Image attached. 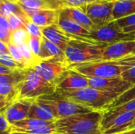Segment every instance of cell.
<instances>
[{
    "label": "cell",
    "instance_id": "cell-9",
    "mask_svg": "<svg viewBox=\"0 0 135 134\" xmlns=\"http://www.w3.org/2000/svg\"><path fill=\"white\" fill-rule=\"evenodd\" d=\"M114 2L100 0L79 8L83 10L97 28H100L115 21L113 17Z\"/></svg>",
    "mask_w": 135,
    "mask_h": 134
},
{
    "label": "cell",
    "instance_id": "cell-47",
    "mask_svg": "<svg viewBox=\"0 0 135 134\" xmlns=\"http://www.w3.org/2000/svg\"><path fill=\"white\" fill-rule=\"evenodd\" d=\"M106 1H115V0H106Z\"/></svg>",
    "mask_w": 135,
    "mask_h": 134
},
{
    "label": "cell",
    "instance_id": "cell-27",
    "mask_svg": "<svg viewBox=\"0 0 135 134\" xmlns=\"http://www.w3.org/2000/svg\"><path fill=\"white\" fill-rule=\"evenodd\" d=\"M55 121H46L36 118H25L24 120L19 121L13 124V127L21 128V129H38L42 127L49 126L54 125Z\"/></svg>",
    "mask_w": 135,
    "mask_h": 134
},
{
    "label": "cell",
    "instance_id": "cell-41",
    "mask_svg": "<svg viewBox=\"0 0 135 134\" xmlns=\"http://www.w3.org/2000/svg\"><path fill=\"white\" fill-rule=\"evenodd\" d=\"M0 52L2 53H6L9 54V45L5 43L4 42L0 41Z\"/></svg>",
    "mask_w": 135,
    "mask_h": 134
},
{
    "label": "cell",
    "instance_id": "cell-21",
    "mask_svg": "<svg viewBox=\"0 0 135 134\" xmlns=\"http://www.w3.org/2000/svg\"><path fill=\"white\" fill-rule=\"evenodd\" d=\"M14 14L18 16L25 24L30 17L26 14L22 7L17 2H13L9 0H1L0 3V16L8 17L9 15Z\"/></svg>",
    "mask_w": 135,
    "mask_h": 134
},
{
    "label": "cell",
    "instance_id": "cell-18",
    "mask_svg": "<svg viewBox=\"0 0 135 134\" xmlns=\"http://www.w3.org/2000/svg\"><path fill=\"white\" fill-rule=\"evenodd\" d=\"M61 11L90 32L97 28V27L93 23L90 18L79 7L63 8L61 9Z\"/></svg>",
    "mask_w": 135,
    "mask_h": 134
},
{
    "label": "cell",
    "instance_id": "cell-26",
    "mask_svg": "<svg viewBox=\"0 0 135 134\" xmlns=\"http://www.w3.org/2000/svg\"><path fill=\"white\" fill-rule=\"evenodd\" d=\"M27 69H17L7 75H0V84H9L14 86L22 85L25 79Z\"/></svg>",
    "mask_w": 135,
    "mask_h": 134
},
{
    "label": "cell",
    "instance_id": "cell-22",
    "mask_svg": "<svg viewBox=\"0 0 135 134\" xmlns=\"http://www.w3.org/2000/svg\"><path fill=\"white\" fill-rule=\"evenodd\" d=\"M135 13V0H115L114 2L113 17L115 21Z\"/></svg>",
    "mask_w": 135,
    "mask_h": 134
},
{
    "label": "cell",
    "instance_id": "cell-25",
    "mask_svg": "<svg viewBox=\"0 0 135 134\" xmlns=\"http://www.w3.org/2000/svg\"><path fill=\"white\" fill-rule=\"evenodd\" d=\"M17 2L26 7L32 8V9H60L59 0H17Z\"/></svg>",
    "mask_w": 135,
    "mask_h": 134
},
{
    "label": "cell",
    "instance_id": "cell-11",
    "mask_svg": "<svg viewBox=\"0 0 135 134\" xmlns=\"http://www.w3.org/2000/svg\"><path fill=\"white\" fill-rule=\"evenodd\" d=\"M89 86L104 92L121 95L134 85L124 80L121 76L109 78H89Z\"/></svg>",
    "mask_w": 135,
    "mask_h": 134
},
{
    "label": "cell",
    "instance_id": "cell-2",
    "mask_svg": "<svg viewBox=\"0 0 135 134\" xmlns=\"http://www.w3.org/2000/svg\"><path fill=\"white\" fill-rule=\"evenodd\" d=\"M56 91L73 102L93 111H104L119 96L116 93L101 91L92 87L79 90L56 89Z\"/></svg>",
    "mask_w": 135,
    "mask_h": 134
},
{
    "label": "cell",
    "instance_id": "cell-23",
    "mask_svg": "<svg viewBox=\"0 0 135 134\" xmlns=\"http://www.w3.org/2000/svg\"><path fill=\"white\" fill-rule=\"evenodd\" d=\"M115 62L123 69L121 77L124 80L135 85V54L115 60Z\"/></svg>",
    "mask_w": 135,
    "mask_h": 134
},
{
    "label": "cell",
    "instance_id": "cell-6",
    "mask_svg": "<svg viewBox=\"0 0 135 134\" xmlns=\"http://www.w3.org/2000/svg\"><path fill=\"white\" fill-rule=\"evenodd\" d=\"M71 70L88 78H109L119 77L123 69L115 61L98 60L71 66Z\"/></svg>",
    "mask_w": 135,
    "mask_h": 134
},
{
    "label": "cell",
    "instance_id": "cell-46",
    "mask_svg": "<svg viewBox=\"0 0 135 134\" xmlns=\"http://www.w3.org/2000/svg\"><path fill=\"white\" fill-rule=\"evenodd\" d=\"M9 1H13V2H17V0H9Z\"/></svg>",
    "mask_w": 135,
    "mask_h": 134
},
{
    "label": "cell",
    "instance_id": "cell-32",
    "mask_svg": "<svg viewBox=\"0 0 135 134\" xmlns=\"http://www.w3.org/2000/svg\"><path fill=\"white\" fill-rule=\"evenodd\" d=\"M100 0H59L60 9L67 7H81L85 5Z\"/></svg>",
    "mask_w": 135,
    "mask_h": 134
},
{
    "label": "cell",
    "instance_id": "cell-48",
    "mask_svg": "<svg viewBox=\"0 0 135 134\" xmlns=\"http://www.w3.org/2000/svg\"><path fill=\"white\" fill-rule=\"evenodd\" d=\"M134 39H135V36H134Z\"/></svg>",
    "mask_w": 135,
    "mask_h": 134
},
{
    "label": "cell",
    "instance_id": "cell-24",
    "mask_svg": "<svg viewBox=\"0 0 135 134\" xmlns=\"http://www.w3.org/2000/svg\"><path fill=\"white\" fill-rule=\"evenodd\" d=\"M41 60L49 59L52 58H66L65 52L58 46L47 39L45 37L42 39L41 53L40 55Z\"/></svg>",
    "mask_w": 135,
    "mask_h": 134
},
{
    "label": "cell",
    "instance_id": "cell-36",
    "mask_svg": "<svg viewBox=\"0 0 135 134\" xmlns=\"http://www.w3.org/2000/svg\"><path fill=\"white\" fill-rule=\"evenodd\" d=\"M9 54L13 58V59L17 62L18 63L21 64L23 66H25V68H28L27 66V64H26V62L25 60L24 59L23 56L21 55L18 47L12 43H9Z\"/></svg>",
    "mask_w": 135,
    "mask_h": 134
},
{
    "label": "cell",
    "instance_id": "cell-34",
    "mask_svg": "<svg viewBox=\"0 0 135 134\" xmlns=\"http://www.w3.org/2000/svg\"><path fill=\"white\" fill-rule=\"evenodd\" d=\"M42 38H39V37H31L29 38L28 40V47L31 49V51H32V53L40 57V53H41V47H42Z\"/></svg>",
    "mask_w": 135,
    "mask_h": 134
},
{
    "label": "cell",
    "instance_id": "cell-30",
    "mask_svg": "<svg viewBox=\"0 0 135 134\" xmlns=\"http://www.w3.org/2000/svg\"><path fill=\"white\" fill-rule=\"evenodd\" d=\"M30 36L28 35L26 28H21L16 31H13L12 32L11 36V43L12 44L18 47L22 44L28 43Z\"/></svg>",
    "mask_w": 135,
    "mask_h": 134
},
{
    "label": "cell",
    "instance_id": "cell-39",
    "mask_svg": "<svg viewBox=\"0 0 135 134\" xmlns=\"http://www.w3.org/2000/svg\"><path fill=\"white\" fill-rule=\"evenodd\" d=\"M111 111L115 112H123V111H133L135 112V100H131L116 108H114L112 110H110Z\"/></svg>",
    "mask_w": 135,
    "mask_h": 134
},
{
    "label": "cell",
    "instance_id": "cell-15",
    "mask_svg": "<svg viewBox=\"0 0 135 134\" xmlns=\"http://www.w3.org/2000/svg\"><path fill=\"white\" fill-rule=\"evenodd\" d=\"M88 87H90L89 78L73 70H70L57 85V89L66 91L79 90Z\"/></svg>",
    "mask_w": 135,
    "mask_h": 134
},
{
    "label": "cell",
    "instance_id": "cell-20",
    "mask_svg": "<svg viewBox=\"0 0 135 134\" xmlns=\"http://www.w3.org/2000/svg\"><path fill=\"white\" fill-rule=\"evenodd\" d=\"M21 85L14 86L9 84H0V109H6L18 100Z\"/></svg>",
    "mask_w": 135,
    "mask_h": 134
},
{
    "label": "cell",
    "instance_id": "cell-40",
    "mask_svg": "<svg viewBox=\"0 0 135 134\" xmlns=\"http://www.w3.org/2000/svg\"><path fill=\"white\" fill-rule=\"evenodd\" d=\"M14 70H15L14 69H11L9 67L5 66L0 64V75H7V74L13 73Z\"/></svg>",
    "mask_w": 135,
    "mask_h": 134
},
{
    "label": "cell",
    "instance_id": "cell-13",
    "mask_svg": "<svg viewBox=\"0 0 135 134\" xmlns=\"http://www.w3.org/2000/svg\"><path fill=\"white\" fill-rule=\"evenodd\" d=\"M42 33L44 37L58 46L63 51H65L68 44L71 41L84 39V37L74 36L65 32L59 24H54L43 28Z\"/></svg>",
    "mask_w": 135,
    "mask_h": 134
},
{
    "label": "cell",
    "instance_id": "cell-37",
    "mask_svg": "<svg viewBox=\"0 0 135 134\" xmlns=\"http://www.w3.org/2000/svg\"><path fill=\"white\" fill-rule=\"evenodd\" d=\"M13 132V125L8 122L2 113H0V134H11Z\"/></svg>",
    "mask_w": 135,
    "mask_h": 134
},
{
    "label": "cell",
    "instance_id": "cell-28",
    "mask_svg": "<svg viewBox=\"0 0 135 134\" xmlns=\"http://www.w3.org/2000/svg\"><path fill=\"white\" fill-rule=\"evenodd\" d=\"M135 100V85H134L131 88H129L127 91H126L125 92H123V94H121L111 105H109L107 109L104 111H110L112 110L114 108H116L131 100Z\"/></svg>",
    "mask_w": 135,
    "mask_h": 134
},
{
    "label": "cell",
    "instance_id": "cell-31",
    "mask_svg": "<svg viewBox=\"0 0 135 134\" xmlns=\"http://www.w3.org/2000/svg\"><path fill=\"white\" fill-rule=\"evenodd\" d=\"M0 64L9 67L11 69H26L25 66H23L21 64L16 62L13 58L10 55V54L2 53L0 52Z\"/></svg>",
    "mask_w": 135,
    "mask_h": 134
},
{
    "label": "cell",
    "instance_id": "cell-3",
    "mask_svg": "<svg viewBox=\"0 0 135 134\" xmlns=\"http://www.w3.org/2000/svg\"><path fill=\"white\" fill-rule=\"evenodd\" d=\"M109 44L89 38L71 41L65 50V54L70 66L101 60L104 49Z\"/></svg>",
    "mask_w": 135,
    "mask_h": 134
},
{
    "label": "cell",
    "instance_id": "cell-33",
    "mask_svg": "<svg viewBox=\"0 0 135 134\" xmlns=\"http://www.w3.org/2000/svg\"><path fill=\"white\" fill-rule=\"evenodd\" d=\"M25 28L28 35L31 37H39V38L44 37L42 33V28H40L34 22H32L31 19H29L25 24Z\"/></svg>",
    "mask_w": 135,
    "mask_h": 134
},
{
    "label": "cell",
    "instance_id": "cell-49",
    "mask_svg": "<svg viewBox=\"0 0 135 134\" xmlns=\"http://www.w3.org/2000/svg\"><path fill=\"white\" fill-rule=\"evenodd\" d=\"M134 54H135V52H134Z\"/></svg>",
    "mask_w": 135,
    "mask_h": 134
},
{
    "label": "cell",
    "instance_id": "cell-4",
    "mask_svg": "<svg viewBox=\"0 0 135 134\" xmlns=\"http://www.w3.org/2000/svg\"><path fill=\"white\" fill-rule=\"evenodd\" d=\"M57 87L44 80L33 68H28L18 96L19 99H38L43 96L54 93Z\"/></svg>",
    "mask_w": 135,
    "mask_h": 134
},
{
    "label": "cell",
    "instance_id": "cell-8",
    "mask_svg": "<svg viewBox=\"0 0 135 134\" xmlns=\"http://www.w3.org/2000/svg\"><path fill=\"white\" fill-rule=\"evenodd\" d=\"M135 124V112L104 111L101 121L103 134H117L127 132Z\"/></svg>",
    "mask_w": 135,
    "mask_h": 134
},
{
    "label": "cell",
    "instance_id": "cell-17",
    "mask_svg": "<svg viewBox=\"0 0 135 134\" xmlns=\"http://www.w3.org/2000/svg\"><path fill=\"white\" fill-rule=\"evenodd\" d=\"M28 118L46 121L58 120L53 110L48 105L41 103L38 99L32 100L28 113Z\"/></svg>",
    "mask_w": 135,
    "mask_h": 134
},
{
    "label": "cell",
    "instance_id": "cell-14",
    "mask_svg": "<svg viewBox=\"0 0 135 134\" xmlns=\"http://www.w3.org/2000/svg\"><path fill=\"white\" fill-rule=\"evenodd\" d=\"M31 99H19L14 101L6 109L1 111L8 122L13 125L17 122L28 118L29 110L32 105Z\"/></svg>",
    "mask_w": 135,
    "mask_h": 134
},
{
    "label": "cell",
    "instance_id": "cell-16",
    "mask_svg": "<svg viewBox=\"0 0 135 134\" xmlns=\"http://www.w3.org/2000/svg\"><path fill=\"white\" fill-rule=\"evenodd\" d=\"M61 9H37L29 17L32 22L40 28H46L54 24H59Z\"/></svg>",
    "mask_w": 135,
    "mask_h": 134
},
{
    "label": "cell",
    "instance_id": "cell-5",
    "mask_svg": "<svg viewBox=\"0 0 135 134\" xmlns=\"http://www.w3.org/2000/svg\"><path fill=\"white\" fill-rule=\"evenodd\" d=\"M38 100L41 103L48 105L53 110L58 119L78 114H85L93 111L85 107L73 102L58 91H55L52 94L43 96L38 98Z\"/></svg>",
    "mask_w": 135,
    "mask_h": 134
},
{
    "label": "cell",
    "instance_id": "cell-1",
    "mask_svg": "<svg viewBox=\"0 0 135 134\" xmlns=\"http://www.w3.org/2000/svg\"><path fill=\"white\" fill-rule=\"evenodd\" d=\"M104 111L78 114L55 121V134H103L101 121Z\"/></svg>",
    "mask_w": 135,
    "mask_h": 134
},
{
    "label": "cell",
    "instance_id": "cell-45",
    "mask_svg": "<svg viewBox=\"0 0 135 134\" xmlns=\"http://www.w3.org/2000/svg\"><path fill=\"white\" fill-rule=\"evenodd\" d=\"M134 129H135V124L134 125H133V126H131V128H130V129H129L127 131H129V130H134Z\"/></svg>",
    "mask_w": 135,
    "mask_h": 134
},
{
    "label": "cell",
    "instance_id": "cell-43",
    "mask_svg": "<svg viewBox=\"0 0 135 134\" xmlns=\"http://www.w3.org/2000/svg\"><path fill=\"white\" fill-rule=\"evenodd\" d=\"M117 134H135V129L131 130H129V131H127V132H124V133H121Z\"/></svg>",
    "mask_w": 135,
    "mask_h": 134
},
{
    "label": "cell",
    "instance_id": "cell-19",
    "mask_svg": "<svg viewBox=\"0 0 135 134\" xmlns=\"http://www.w3.org/2000/svg\"><path fill=\"white\" fill-rule=\"evenodd\" d=\"M59 25L66 32L84 38H89L90 32L84 28L82 26L78 24L75 21L69 17L67 15L63 13L62 11L60 12V17L59 21Z\"/></svg>",
    "mask_w": 135,
    "mask_h": 134
},
{
    "label": "cell",
    "instance_id": "cell-35",
    "mask_svg": "<svg viewBox=\"0 0 135 134\" xmlns=\"http://www.w3.org/2000/svg\"><path fill=\"white\" fill-rule=\"evenodd\" d=\"M7 20L9 21L12 32L18 30V29H21V28H26L25 24H24L23 21L17 15H14V14L9 15L7 17Z\"/></svg>",
    "mask_w": 135,
    "mask_h": 134
},
{
    "label": "cell",
    "instance_id": "cell-38",
    "mask_svg": "<svg viewBox=\"0 0 135 134\" xmlns=\"http://www.w3.org/2000/svg\"><path fill=\"white\" fill-rule=\"evenodd\" d=\"M115 21L123 29L125 28H128V27H134L135 26V13L133 15L129 16V17L119 19Z\"/></svg>",
    "mask_w": 135,
    "mask_h": 134
},
{
    "label": "cell",
    "instance_id": "cell-10",
    "mask_svg": "<svg viewBox=\"0 0 135 134\" xmlns=\"http://www.w3.org/2000/svg\"><path fill=\"white\" fill-rule=\"evenodd\" d=\"M89 38L100 43L112 44L119 41L134 39V37L125 33L115 21L110 23L103 27L97 28L96 30L90 32Z\"/></svg>",
    "mask_w": 135,
    "mask_h": 134
},
{
    "label": "cell",
    "instance_id": "cell-42",
    "mask_svg": "<svg viewBox=\"0 0 135 134\" xmlns=\"http://www.w3.org/2000/svg\"><path fill=\"white\" fill-rule=\"evenodd\" d=\"M123 32L125 33H127V34H131L132 36H135V26L134 27H128V28H125L123 29Z\"/></svg>",
    "mask_w": 135,
    "mask_h": 134
},
{
    "label": "cell",
    "instance_id": "cell-12",
    "mask_svg": "<svg viewBox=\"0 0 135 134\" xmlns=\"http://www.w3.org/2000/svg\"><path fill=\"white\" fill-rule=\"evenodd\" d=\"M135 52V39L119 41L108 45L103 51L101 60L115 61L131 55Z\"/></svg>",
    "mask_w": 135,
    "mask_h": 134
},
{
    "label": "cell",
    "instance_id": "cell-7",
    "mask_svg": "<svg viewBox=\"0 0 135 134\" xmlns=\"http://www.w3.org/2000/svg\"><path fill=\"white\" fill-rule=\"evenodd\" d=\"M33 69L44 80L57 87L71 70V66L66 58H52L41 60Z\"/></svg>",
    "mask_w": 135,
    "mask_h": 134
},
{
    "label": "cell",
    "instance_id": "cell-29",
    "mask_svg": "<svg viewBox=\"0 0 135 134\" xmlns=\"http://www.w3.org/2000/svg\"><path fill=\"white\" fill-rule=\"evenodd\" d=\"M12 32L7 18L0 16V41L9 45L11 43Z\"/></svg>",
    "mask_w": 135,
    "mask_h": 134
},
{
    "label": "cell",
    "instance_id": "cell-44",
    "mask_svg": "<svg viewBox=\"0 0 135 134\" xmlns=\"http://www.w3.org/2000/svg\"><path fill=\"white\" fill-rule=\"evenodd\" d=\"M11 134H28V133H19V132H13Z\"/></svg>",
    "mask_w": 135,
    "mask_h": 134
}]
</instances>
